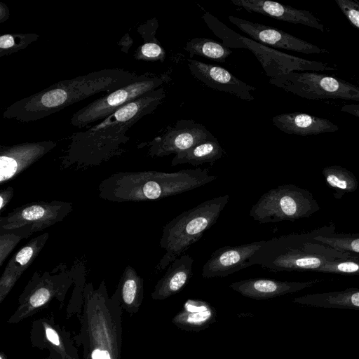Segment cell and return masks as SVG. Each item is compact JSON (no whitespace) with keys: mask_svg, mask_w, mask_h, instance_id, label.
<instances>
[{"mask_svg":"<svg viewBox=\"0 0 359 359\" xmlns=\"http://www.w3.org/2000/svg\"><path fill=\"white\" fill-rule=\"evenodd\" d=\"M341 110L345 113L359 118V104H350L344 105Z\"/></svg>","mask_w":359,"mask_h":359,"instance_id":"38","label":"cell"},{"mask_svg":"<svg viewBox=\"0 0 359 359\" xmlns=\"http://www.w3.org/2000/svg\"><path fill=\"white\" fill-rule=\"evenodd\" d=\"M263 241L236 246H224L215 250L202 269L205 278L226 277L251 266L250 258L260 248Z\"/></svg>","mask_w":359,"mask_h":359,"instance_id":"16","label":"cell"},{"mask_svg":"<svg viewBox=\"0 0 359 359\" xmlns=\"http://www.w3.org/2000/svg\"><path fill=\"white\" fill-rule=\"evenodd\" d=\"M70 205L61 203H38L22 206L1 217V232L13 233L22 238L41 231L62 219Z\"/></svg>","mask_w":359,"mask_h":359,"instance_id":"9","label":"cell"},{"mask_svg":"<svg viewBox=\"0 0 359 359\" xmlns=\"http://www.w3.org/2000/svg\"><path fill=\"white\" fill-rule=\"evenodd\" d=\"M313 240L339 251L359 254V233H327L318 236Z\"/></svg>","mask_w":359,"mask_h":359,"instance_id":"29","label":"cell"},{"mask_svg":"<svg viewBox=\"0 0 359 359\" xmlns=\"http://www.w3.org/2000/svg\"><path fill=\"white\" fill-rule=\"evenodd\" d=\"M357 81H358V82L359 83V76H358V78Z\"/></svg>","mask_w":359,"mask_h":359,"instance_id":"42","label":"cell"},{"mask_svg":"<svg viewBox=\"0 0 359 359\" xmlns=\"http://www.w3.org/2000/svg\"><path fill=\"white\" fill-rule=\"evenodd\" d=\"M242 40L246 48L257 57L266 76L270 79L294 72H320L337 69L336 66L294 56L262 45L245 36H242Z\"/></svg>","mask_w":359,"mask_h":359,"instance_id":"10","label":"cell"},{"mask_svg":"<svg viewBox=\"0 0 359 359\" xmlns=\"http://www.w3.org/2000/svg\"><path fill=\"white\" fill-rule=\"evenodd\" d=\"M203 19L212 32L222 40V44L227 48H246L241 35L227 27L209 12H205Z\"/></svg>","mask_w":359,"mask_h":359,"instance_id":"30","label":"cell"},{"mask_svg":"<svg viewBox=\"0 0 359 359\" xmlns=\"http://www.w3.org/2000/svg\"><path fill=\"white\" fill-rule=\"evenodd\" d=\"M69 285L53 280H43L26 288L19 298L18 306L8 318L9 324L18 323L44 309L53 299L63 302Z\"/></svg>","mask_w":359,"mask_h":359,"instance_id":"17","label":"cell"},{"mask_svg":"<svg viewBox=\"0 0 359 359\" xmlns=\"http://www.w3.org/2000/svg\"><path fill=\"white\" fill-rule=\"evenodd\" d=\"M231 2L248 12L257 13L276 20L300 24L325 32L324 25L309 11L297 9L269 0H231Z\"/></svg>","mask_w":359,"mask_h":359,"instance_id":"19","label":"cell"},{"mask_svg":"<svg viewBox=\"0 0 359 359\" xmlns=\"http://www.w3.org/2000/svg\"><path fill=\"white\" fill-rule=\"evenodd\" d=\"M272 122L280 130L287 134L301 136L316 135L339 130V126L330 120L305 113L280 114L273 116Z\"/></svg>","mask_w":359,"mask_h":359,"instance_id":"20","label":"cell"},{"mask_svg":"<svg viewBox=\"0 0 359 359\" xmlns=\"http://www.w3.org/2000/svg\"><path fill=\"white\" fill-rule=\"evenodd\" d=\"M190 59L198 55L217 62H225L232 50L222 43L208 38L197 37L189 40L185 47Z\"/></svg>","mask_w":359,"mask_h":359,"instance_id":"27","label":"cell"},{"mask_svg":"<svg viewBox=\"0 0 359 359\" xmlns=\"http://www.w3.org/2000/svg\"><path fill=\"white\" fill-rule=\"evenodd\" d=\"M215 137L202 124L191 119H180L174 126L168 127L161 135L147 142L148 154L163 157L177 154L194 145Z\"/></svg>","mask_w":359,"mask_h":359,"instance_id":"11","label":"cell"},{"mask_svg":"<svg viewBox=\"0 0 359 359\" xmlns=\"http://www.w3.org/2000/svg\"><path fill=\"white\" fill-rule=\"evenodd\" d=\"M143 280L135 271H126L117 296L123 310L130 314L138 312L143 299Z\"/></svg>","mask_w":359,"mask_h":359,"instance_id":"25","label":"cell"},{"mask_svg":"<svg viewBox=\"0 0 359 359\" xmlns=\"http://www.w3.org/2000/svg\"><path fill=\"white\" fill-rule=\"evenodd\" d=\"M316 272L359 276V254L351 252L348 257L328 261Z\"/></svg>","mask_w":359,"mask_h":359,"instance_id":"32","label":"cell"},{"mask_svg":"<svg viewBox=\"0 0 359 359\" xmlns=\"http://www.w3.org/2000/svg\"><path fill=\"white\" fill-rule=\"evenodd\" d=\"M0 359H7L6 354L3 352L0 353Z\"/></svg>","mask_w":359,"mask_h":359,"instance_id":"40","label":"cell"},{"mask_svg":"<svg viewBox=\"0 0 359 359\" xmlns=\"http://www.w3.org/2000/svg\"><path fill=\"white\" fill-rule=\"evenodd\" d=\"M170 79L167 74H141L135 81L101 96L76 111L71 117L70 123L83 128L101 121L119 108L160 88Z\"/></svg>","mask_w":359,"mask_h":359,"instance_id":"7","label":"cell"},{"mask_svg":"<svg viewBox=\"0 0 359 359\" xmlns=\"http://www.w3.org/2000/svg\"><path fill=\"white\" fill-rule=\"evenodd\" d=\"M193 264V258L188 255L175 259L156 283L151 293L152 299L163 300L180 292L192 276Z\"/></svg>","mask_w":359,"mask_h":359,"instance_id":"22","label":"cell"},{"mask_svg":"<svg viewBox=\"0 0 359 359\" xmlns=\"http://www.w3.org/2000/svg\"><path fill=\"white\" fill-rule=\"evenodd\" d=\"M217 310L205 301L187 299L180 311L171 320L172 324L186 332H199L208 328L217 320Z\"/></svg>","mask_w":359,"mask_h":359,"instance_id":"21","label":"cell"},{"mask_svg":"<svg viewBox=\"0 0 359 359\" xmlns=\"http://www.w3.org/2000/svg\"><path fill=\"white\" fill-rule=\"evenodd\" d=\"M1 265L3 264L4 259L15 246L22 238L13 233H1Z\"/></svg>","mask_w":359,"mask_h":359,"instance_id":"35","label":"cell"},{"mask_svg":"<svg viewBox=\"0 0 359 359\" xmlns=\"http://www.w3.org/2000/svg\"><path fill=\"white\" fill-rule=\"evenodd\" d=\"M269 83L309 100L335 99L359 102V86L319 72H294Z\"/></svg>","mask_w":359,"mask_h":359,"instance_id":"8","label":"cell"},{"mask_svg":"<svg viewBox=\"0 0 359 359\" xmlns=\"http://www.w3.org/2000/svg\"><path fill=\"white\" fill-rule=\"evenodd\" d=\"M30 341L33 347L48 350V357L52 359H80L74 337L55 321L53 315L32 322Z\"/></svg>","mask_w":359,"mask_h":359,"instance_id":"12","label":"cell"},{"mask_svg":"<svg viewBox=\"0 0 359 359\" xmlns=\"http://www.w3.org/2000/svg\"><path fill=\"white\" fill-rule=\"evenodd\" d=\"M322 281L320 278L305 282L250 278L234 282L229 285V287L245 297L262 300L297 292Z\"/></svg>","mask_w":359,"mask_h":359,"instance_id":"18","label":"cell"},{"mask_svg":"<svg viewBox=\"0 0 359 359\" xmlns=\"http://www.w3.org/2000/svg\"><path fill=\"white\" fill-rule=\"evenodd\" d=\"M158 27V22L156 18H152L147 21L144 25H142L138 28L140 34L145 41H158L156 36V32Z\"/></svg>","mask_w":359,"mask_h":359,"instance_id":"36","label":"cell"},{"mask_svg":"<svg viewBox=\"0 0 359 359\" xmlns=\"http://www.w3.org/2000/svg\"><path fill=\"white\" fill-rule=\"evenodd\" d=\"M140 74L123 69H103L60 81L7 107L3 117L33 122L57 113L95 94L111 93L137 80Z\"/></svg>","mask_w":359,"mask_h":359,"instance_id":"2","label":"cell"},{"mask_svg":"<svg viewBox=\"0 0 359 359\" xmlns=\"http://www.w3.org/2000/svg\"><path fill=\"white\" fill-rule=\"evenodd\" d=\"M322 173L326 184L334 191L336 199H341L346 194L354 192L358 187L355 175L339 165L325 167Z\"/></svg>","mask_w":359,"mask_h":359,"instance_id":"26","label":"cell"},{"mask_svg":"<svg viewBox=\"0 0 359 359\" xmlns=\"http://www.w3.org/2000/svg\"><path fill=\"white\" fill-rule=\"evenodd\" d=\"M346 19L359 30V2L355 0H335Z\"/></svg>","mask_w":359,"mask_h":359,"instance_id":"34","label":"cell"},{"mask_svg":"<svg viewBox=\"0 0 359 359\" xmlns=\"http://www.w3.org/2000/svg\"><path fill=\"white\" fill-rule=\"evenodd\" d=\"M39 35L36 33L5 34L0 36V57L22 50L38 40Z\"/></svg>","mask_w":359,"mask_h":359,"instance_id":"31","label":"cell"},{"mask_svg":"<svg viewBox=\"0 0 359 359\" xmlns=\"http://www.w3.org/2000/svg\"><path fill=\"white\" fill-rule=\"evenodd\" d=\"M165 97L164 88L160 87L119 108L87 130L73 133L63 163L95 165L117 154L121 147L130 140L126 133L144 116L153 113Z\"/></svg>","mask_w":359,"mask_h":359,"instance_id":"1","label":"cell"},{"mask_svg":"<svg viewBox=\"0 0 359 359\" xmlns=\"http://www.w3.org/2000/svg\"><path fill=\"white\" fill-rule=\"evenodd\" d=\"M224 154L225 151L215 137L198 143L194 147L175 154L171 161V165L189 163L198 166L205 163L212 164L222 158Z\"/></svg>","mask_w":359,"mask_h":359,"instance_id":"24","label":"cell"},{"mask_svg":"<svg viewBox=\"0 0 359 359\" xmlns=\"http://www.w3.org/2000/svg\"><path fill=\"white\" fill-rule=\"evenodd\" d=\"M47 237L48 234H43L23 247L11 260L6 269L20 276L23 271L28 267L31 262L34 260V256L40 251Z\"/></svg>","mask_w":359,"mask_h":359,"instance_id":"28","label":"cell"},{"mask_svg":"<svg viewBox=\"0 0 359 359\" xmlns=\"http://www.w3.org/2000/svg\"><path fill=\"white\" fill-rule=\"evenodd\" d=\"M57 146L53 140L1 146L0 182L3 184L40 159Z\"/></svg>","mask_w":359,"mask_h":359,"instance_id":"14","label":"cell"},{"mask_svg":"<svg viewBox=\"0 0 359 359\" xmlns=\"http://www.w3.org/2000/svg\"><path fill=\"white\" fill-rule=\"evenodd\" d=\"M44 359H52V358H49V357H47V358H44Z\"/></svg>","mask_w":359,"mask_h":359,"instance_id":"41","label":"cell"},{"mask_svg":"<svg viewBox=\"0 0 359 359\" xmlns=\"http://www.w3.org/2000/svg\"><path fill=\"white\" fill-rule=\"evenodd\" d=\"M135 59L147 62H164L166 54L158 41H145L134 55Z\"/></svg>","mask_w":359,"mask_h":359,"instance_id":"33","label":"cell"},{"mask_svg":"<svg viewBox=\"0 0 359 359\" xmlns=\"http://www.w3.org/2000/svg\"><path fill=\"white\" fill-rule=\"evenodd\" d=\"M229 20L251 39L262 45L296 51L304 54H320L328 51L315 44L297 38L281 29L238 17L229 16Z\"/></svg>","mask_w":359,"mask_h":359,"instance_id":"13","label":"cell"},{"mask_svg":"<svg viewBox=\"0 0 359 359\" xmlns=\"http://www.w3.org/2000/svg\"><path fill=\"white\" fill-rule=\"evenodd\" d=\"M78 313L80 331L74 337L83 359H121L123 309L103 286L86 287Z\"/></svg>","mask_w":359,"mask_h":359,"instance_id":"3","label":"cell"},{"mask_svg":"<svg viewBox=\"0 0 359 359\" xmlns=\"http://www.w3.org/2000/svg\"><path fill=\"white\" fill-rule=\"evenodd\" d=\"M189 69L196 79L205 86L247 100L255 99L251 92L256 88L236 77L222 67L188 59Z\"/></svg>","mask_w":359,"mask_h":359,"instance_id":"15","label":"cell"},{"mask_svg":"<svg viewBox=\"0 0 359 359\" xmlns=\"http://www.w3.org/2000/svg\"><path fill=\"white\" fill-rule=\"evenodd\" d=\"M229 200L228 194L207 200L184 211L166 224L160 240V246L165 253L156 269H165L198 241L217 222Z\"/></svg>","mask_w":359,"mask_h":359,"instance_id":"5","label":"cell"},{"mask_svg":"<svg viewBox=\"0 0 359 359\" xmlns=\"http://www.w3.org/2000/svg\"><path fill=\"white\" fill-rule=\"evenodd\" d=\"M9 16V10L7 6L3 2L0 3V22L3 23L7 20Z\"/></svg>","mask_w":359,"mask_h":359,"instance_id":"39","label":"cell"},{"mask_svg":"<svg viewBox=\"0 0 359 359\" xmlns=\"http://www.w3.org/2000/svg\"><path fill=\"white\" fill-rule=\"evenodd\" d=\"M320 207L309 190L294 184H283L264 194L250 210L259 223L294 221L307 218Z\"/></svg>","mask_w":359,"mask_h":359,"instance_id":"6","label":"cell"},{"mask_svg":"<svg viewBox=\"0 0 359 359\" xmlns=\"http://www.w3.org/2000/svg\"><path fill=\"white\" fill-rule=\"evenodd\" d=\"M13 189L8 187L5 190H2L0 193L1 199V210L3 211L4 208L8 204L13 196Z\"/></svg>","mask_w":359,"mask_h":359,"instance_id":"37","label":"cell"},{"mask_svg":"<svg viewBox=\"0 0 359 359\" xmlns=\"http://www.w3.org/2000/svg\"><path fill=\"white\" fill-rule=\"evenodd\" d=\"M292 302L314 308L359 311V287L308 294L294 298Z\"/></svg>","mask_w":359,"mask_h":359,"instance_id":"23","label":"cell"},{"mask_svg":"<svg viewBox=\"0 0 359 359\" xmlns=\"http://www.w3.org/2000/svg\"><path fill=\"white\" fill-rule=\"evenodd\" d=\"M330 223L306 233H292L267 241L251 256V265L257 264L273 272L313 271L328 261L344 258L351 252L339 251L313 239L335 232Z\"/></svg>","mask_w":359,"mask_h":359,"instance_id":"4","label":"cell"}]
</instances>
